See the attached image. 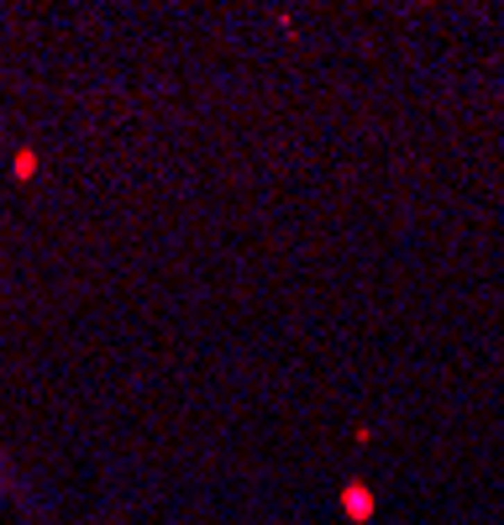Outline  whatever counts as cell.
<instances>
[{"label":"cell","instance_id":"6da1fadb","mask_svg":"<svg viewBox=\"0 0 504 525\" xmlns=\"http://www.w3.org/2000/svg\"><path fill=\"white\" fill-rule=\"evenodd\" d=\"M347 504H352L358 515H368V494H362V489H347Z\"/></svg>","mask_w":504,"mask_h":525}]
</instances>
